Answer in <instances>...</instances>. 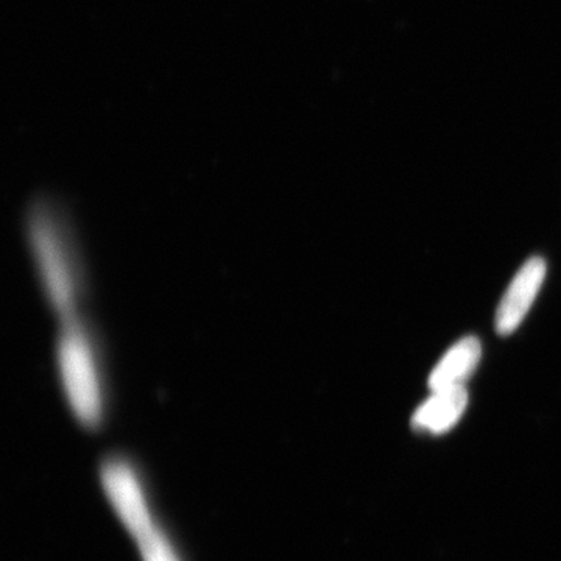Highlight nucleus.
<instances>
[{
  "label": "nucleus",
  "mask_w": 561,
  "mask_h": 561,
  "mask_svg": "<svg viewBox=\"0 0 561 561\" xmlns=\"http://www.w3.org/2000/svg\"><path fill=\"white\" fill-rule=\"evenodd\" d=\"M55 362L70 412L81 426L98 430L108 404L105 373L98 342L80 317L61 321Z\"/></svg>",
  "instance_id": "obj_1"
},
{
  "label": "nucleus",
  "mask_w": 561,
  "mask_h": 561,
  "mask_svg": "<svg viewBox=\"0 0 561 561\" xmlns=\"http://www.w3.org/2000/svg\"><path fill=\"white\" fill-rule=\"evenodd\" d=\"M27 241L41 289L60 320L79 317L81 275L72 242L60 216L36 203L27 216Z\"/></svg>",
  "instance_id": "obj_2"
},
{
  "label": "nucleus",
  "mask_w": 561,
  "mask_h": 561,
  "mask_svg": "<svg viewBox=\"0 0 561 561\" xmlns=\"http://www.w3.org/2000/svg\"><path fill=\"white\" fill-rule=\"evenodd\" d=\"M101 483L117 518L136 541L157 529L146 486L130 460L114 456L103 461Z\"/></svg>",
  "instance_id": "obj_3"
},
{
  "label": "nucleus",
  "mask_w": 561,
  "mask_h": 561,
  "mask_svg": "<svg viewBox=\"0 0 561 561\" xmlns=\"http://www.w3.org/2000/svg\"><path fill=\"white\" fill-rule=\"evenodd\" d=\"M546 278V262L531 257L519 268L502 297L494 327L500 335H511L518 330L527 316Z\"/></svg>",
  "instance_id": "obj_4"
},
{
  "label": "nucleus",
  "mask_w": 561,
  "mask_h": 561,
  "mask_svg": "<svg viewBox=\"0 0 561 561\" xmlns=\"http://www.w3.org/2000/svg\"><path fill=\"white\" fill-rule=\"evenodd\" d=\"M468 405V391L463 386L432 391V397L416 409L412 419L415 431L440 435L453 430Z\"/></svg>",
  "instance_id": "obj_5"
},
{
  "label": "nucleus",
  "mask_w": 561,
  "mask_h": 561,
  "mask_svg": "<svg viewBox=\"0 0 561 561\" xmlns=\"http://www.w3.org/2000/svg\"><path fill=\"white\" fill-rule=\"evenodd\" d=\"M482 356V345L478 337H465L457 342L430 376L432 391L463 386L471 378Z\"/></svg>",
  "instance_id": "obj_6"
},
{
  "label": "nucleus",
  "mask_w": 561,
  "mask_h": 561,
  "mask_svg": "<svg viewBox=\"0 0 561 561\" xmlns=\"http://www.w3.org/2000/svg\"><path fill=\"white\" fill-rule=\"evenodd\" d=\"M136 542L142 561H183L171 538L160 526Z\"/></svg>",
  "instance_id": "obj_7"
}]
</instances>
